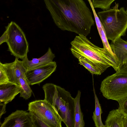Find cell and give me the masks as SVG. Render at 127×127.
Instances as JSON below:
<instances>
[{
	"label": "cell",
	"instance_id": "1",
	"mask_svg": "<svg viewBox=\"0 0 127 127\" xmlns=\"http://www.w3.org/2000/svg\"><path fill=\"white\" fill-rule=\"evenodd\" d=\"M56 26L61 30L86 36L95 21L83 0H44Z\"/></svg>",
	"mask_w": 127,
	"mask_h": 127
},
{
	"label": "cell",
	"instance_id": "2",
	"mask_svg": "<svg viewBox=\"0 0 127 127\" xmlns=\"http://www.w3.org/2000/svg\"><path fill=\"white\" fill-rule=\"evenodd\" d=\"M86 36L78 35L71 42L70 50L74 56L92 65L100 75L110 66L117 72L119 64L116 58L105 48L94 44Z\"/></svg>",
	"mask_w": 127,
	"mask_h": 127
},
{
	"label": "cell",
	"instance_id": "3",
	"mask_svg": "<svg viewBox=\"0 0 127 127\" xmlns=\"http://www.w3.org/2000/svg\"><path fill=\"white\" fill-rule=\"evenodd\" d=\"M42 88L45 100L53 106L67 127H74L75 104L74 98L64 88L52 83H46Z\"/></svg>",
	"mask_w": 127,
	"mask_h": 127
},
{
	"label": "cell",
	"instance_id": "4",
	"mask_svg": "<svg viewBox=\"0 0 127 127\" xmlns=\"http://www.w3.org/2000/svg\"><path fill=\"white\" fill-rule=\"evenodd\" d=\"M113 7L98 12L97 14L105 31L108 40L114 41L125 35L127 30V13L124 7Z\"/></svg>",
	"mask_w": 127,
	"mask_h": 127
},
{
	"label": "cell",
	"instance_id": "5",
	"mask_svg": "<svg viewBox=\"0 0 127 127\" xmlns=\"http://www.w3.org/2000/svg\"><path fill=\"white\" fill-rule=\"evenodd\" d=\"M103 96L117 101L127 96V74L116 72L102 81L100 88Z\"/></svg>",
	"mask_w": 127,
	"mask_h": 127
},
{
	"label": "cell",
	"instance_id": "6",
	"mask_svg": "<svg viewBox=\"0 0 127 127\" xmlns=\"http://www.w3.org/2000/svg\"><path fill=\"white\" fill-rule=\"evenodd\" d=\"M5 28L8 34L6 43L8 51L11 55L22 60L29 52V44L24 33L18 25L12 21Z\"/></svg>",
	"mask_w": 127,
	"mask_h": 127
},
{
	"label": "cell",
	"instance_id": "7",
	"mask_svg": "<svg viewBox=\"0 0 127 127\" xmlns=\"http://www.w3.org/2000/svg\"><path fill=\"white\" fill-rule=\"evenodd\" d=\"M28 110L36 115L49 127H62V119L54 107L45 99L30 102Z\"/></svg>",
	"mask_w": 127,
	"mask_h": 127
},
{
	"label": "cell",
	"instance_id": "8",
	"mask_svg": "<svg viewBox=\"0 0 127 127\" xmlns=\"http://www.w3.org/2000/svg\"><path fill=\"white\" fill-rule=\"evenodd\" d=\"M55 61L40 67L27 70L25 73L26 79L30 85L39 84L50 76L56 70Z\"/></svg>",
	"mask_w": 127,
	"mask_h": 127
},
{
	"label": "cell",
	"instance_id": "9",
	"mask_svg": "<svg viewBox=\"0 0 127 127\" xmlns=\"http://www.w3.org/2000/svg\"><path fill=\"white\" fill-rule=\"evenodd\" d=\"M0 127H34L30 112L17 110L4 118Z\"/></svg>",
	"mask_w": 127,
	"mask_h": 127
},
{
	"label": "cell",
	"instance_id": "10",
	"mask_svg": "<svg viewBox=\"0 0 127 127\" xmlns=\"http://www.w3.org/2000/svg\"><path fill=\"white\" fill-rule=\"evenodd\" d=\"M15 57L14 61L10 63L3 64L10 82L20 85L19 79L25 77L27 69L24 65L22 61H20Z\"/></svg>",
	"mask_w": 127,
	"mask_h": 127
},
{
	"label": "cell",
	"instance_id": "11",
	"mask_svg": "<svg viewBox=\"0 0 127 127\" xmlns=\"http://www.w3.org/2000/svg\"><path fill=\"white\" fill-rule=\"evenodd\" d=\"M21 91L20 85L10 82L6 84L0 85V103H8Z\"/></svg>",
	"mask_w": 127,
	"mask_h": 127
},
{
	"label": "cell",
	"instance_id": "12",
	"mask_svg": "<svg viewBox=\"0 0 127 127\" xmlns=\"http://www.w3.org/2000/svg\"><path fill=\"white\" fill-rule=\"evenodd\" d=\"M55 57V54L49 47L46 53L41 57L33 58L29 60L27 56L22 60L24 66L27 70L32 69L53 62Z\"/></svg>",
	"mask_w": 127,
	"mask_h": 127
},
{
	"label": "cell",
	"instance_id": "13",
	"mask_svg": "<svg viewBox=\"0 0 127 127\" xmlns=\"http://www.w3.org/2000/svg\"><path fill=\"white\" fill-rule=\"evenodd\" d=\"M110 45L119 64L127 60V41L123 40L121 37L112 41Z\"/></svg>",
	"mask_w": 127,
	"mask_h": 127
},
{
	"label": "cell",
	"instance_id": "14",
	"mask_svg": "<svg viewBox=\"0 0 127 127\" xmlns=\"http://www.w3.org/2000/svg\"><path fill=\"white\" fill-rule=\"evenodd\" d=\"M124 115L118 109L110 111L105 122V127H123Z\"/></svg>",
	"mask_w": 127,
	"mask_h": 127
},
{
	"label": "cell",
	"instance_id": "15",
	"mask_svg": "<svg viewBox=\"0 0 127 127\" xmlns=\"http://www.w3.org/2000/svg\"><path fill=\"white\" fill-rule=\"evenodd\" d=\"M90 4L93 11L97 29L102 41L103 47L106 49L111 55L116 58L110 48L104 28L94 8L93 7L91 3Z\"/></svg>",
	"mask_w": 127,
	"mask_h": 127
},
{
	"label": "cell",
	"instance_id": "16",
	"mask_svg": "<svg viewBox=\"0 0 127 127\" xmlns=\"http://www.w3.org/2000/svg\"><path fill=\"white\" fill-rule=\"evenodd\" d=\"M81 92L78 91L76 95L74 98L75 123L74 127H84L85 123L83 120V115L82 112L80 104Z\"/></svg>",
	"mask_w": 127,
	"mask_h": 127
},
{
	"label": "cell",
	"instance_id": "17",
	"mask_svg": "<svg viewBox=\"0 0 127 127\" xmlns=\"http://www.w3.org/2000/svg\"><path fill=\"white\" fill-rule=\"evenodd\" d=\"M93 91L95 99V109L92 117L93 120L96 127H105V125L103 124L102 121L101 115L102 111L98 99L95 94L94 88Z\"/></svg>",
	"mask_w": 127,
	"mask_h": 127
},
{
	"label": "cell",
	"instance_id": "18",
	"mask_svg": "<svg viewBox=\"0 0 127 127\" xmlns=\"http://www.w3.org/2000/svg\"><path fill=\"white\" fill-rule=\"evenodd\" d=\"M20 85L21 88V91L20 93V97L25 99H27L31 96L32 91L30 86L26 77L20 78L19 79Z\"/></svg>",
	"mask_w": 127,
	"mask_h": 127
},
{
	"label": "cell",
	"instance_id": "19",
	"mask_svg": "<svg viewBox=\"0 0 127 127\" xmlns=\"http://www.w3.org/2000/svg\"><path fill=\"white\" fill-rule=\"evenodd\" d=\"M115 0H90V1L94 8H99L105 10L110 8L111 5Z\"/></svg>",
	"mask_w": 127,
	"mask_h": 127
},
{
	"label": "cell",
	"instance_id": "20",
	"mask_svg": "<svg viewBox=\"0 0 127 127\" xmlns=\"http://www.w3.org/2000/svg\"><path fill=\"white\" fill-rule=\"evenodd\" d=\"M9 79L3 64L0 62V85L9 82Z\"/></svg>",
	"mask_w": 127,
	"mask_h": 127
},
{
	"label": "cell",
	"instance_id": "21",
	"mask_svg": "<svg viewBox=\"0 0 127 127\" xmlns=\"http://www.w3.org/2000/svg\"><path fill=\"white\" fill-rule=\"evenodd\" d=\"M31 119L34 127H49L42 120L31 112Z\"/></svg>",
	"mask_w": 127,
	"mask_h": 127
},
{
	"label": "cell",
	"instance_id": "22",
	"mask_svg": "<svg viewBox=\"0 0 127 127\" xmlns=\"http://www.w3.org/2000/svg\"><path fill=\"white\" fill-rule=\"evenodd\" d=\"M117 102L119 104L118 109L123 114L127 115V96Z\"/></svg>",
	"mask_w": 127,
	"mask_h": 127
},
{
	"label": "cell",
	"instance_id": "23",
	"mask_svg": "<svg viewBox=\"0 0 127 127\" xmlns=\"http://www.w3.org/2000/svg\"><path fill=\"white\" fill-rule=\"evenodd\" d=\"M117 72L127 74V60L119 64V68Z\"/></svg>",
	"mask_w": 127,
	"mask_h": 127
},
{
	"label": "cell",
	"instance_id": "24",
	"mask_svg": "<svg viewBox=\"0 0 127 127\" xmlns=\"http://www.w3.org/2000/svg\"><path fill=\"white\" fill-rule=\"evenodd\" d=\"M8 34L7 31L5 30L0 38V45L4 42H6L8 39Z\"/></svg>",
	"mask_w": 127,
	"mask_h": 127
},
{
	"label": "cell",
	"instance_id": "25",
	"mask_svg": "<svg viewBox=\"0 0 127 127\" xmlns=\"http://www.w3.org/2000/svg\"><path fill=\"white\" fill-rule=\"evenodd\" d=\"M7 104L3 103H0V119L2 116L4 114H5L6 111V107Z\"/></svg>",
	"mask_w": 127,
	"mask_h": 127
},
{
	"label": "cell",
	"instance_id": "26",
	"mask_svg": "<svg viewBox=\"0 0 127 127\" xmlns=\"http://www.w3.org/2000/svg\"><path fill=\"white\" fill-rule=\"evenodd\" d=\"M123 127H127V115L124 114L123 120Z\"/></svg>",
	"mask_w": 127,
	"mask_h": 127
},
{
	"label": "cell",
	"instance_id": "27",
	"mask_svg": "<svg viewBox=\"0 0 127 127\" xmlns=\"http://www.w3.org/2000/svg\"><path fill=\"white\" fill-rule=\"evenodd\" d=\"M126 12H127V8H126Z\"/></svg>",
	"mask_w": 127,
	"mask_h": 127
},
{
	"label": "cell",
	"instance_id": "28",
	"mask_svg": "<svg viewBox=\"0 0 127 127\" xmlns=\"http://www.w3.org/2000/svg\"><path fill=\"white\" fill-rule=\"evenodd\" d=\"M89 2V3H90V0H88Z\"/></svg>",
	"mask_w": 127,
	"mask_h": 127
}]
</instances>
